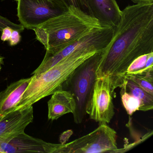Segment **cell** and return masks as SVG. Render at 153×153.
Wrapping results in <instances>:
<instances>
[{
    "label": "cell",
    "mask_w": 153,
    "mask_h": 153,
    "mask_svg": "<svg viewBox=\"0 0 153 153\" xmlns=\"http://www.w3.org/2000/svg\"><path fill=\"white\" fill-rule=\"evenodd\" d=\"M153 52V4H134L121 10L111 39L97 70V78L109 76L114 90L124 82L130 64Z\"/></svg>",
    "instance_id": "6da1fadb"
},
{
    "label": "cell",
    "mask_w": 153,
    "mask_h": 153,
    "mask_svg": "<svg viewBox=\"0 0 153 153\" xmlns=\"http://www.w3.org/2000/svg\"><path fill=\"white\" fill-rule=\"evenodd\" d=\"M103 27L88 13L70 6L60 15L34 28L36 39L46 51H53L66 47Z\"/></svg>",
    "instance_id": "7a4b0ae2"
},
{
    "label": "cell",
    "mask_w": 153,
    "mask_h": 153,
    "mask_svg": "<svg viewBox=\"0 0 153 153\" xmlns=\"http://www.w3.org/2000/svg\"><path fill=\"white\" fill-rule=\"evenodd\" d=\"M105 49L102 45L80 48L49 70L39 75H33L31 82L13 111L33 105L42 98L62 89L63 83L78 67L95 53Z\"/></svg>",
    "instance_id": "3957f363"
},
{
    "label": "cell",
    "mask_w": 153,
    "mask_h": 153,
    "mask_svg": "<svg viewBox=\"0 0 153 153\" xmlns=\"http://www.w3.org/2000/svg\"><path fill=\"white\" fill-rule=\"evenodd\" d=\"M105 50L95 53L80 64L62 85V89L70 92L75 99L76 110L73 114L76 124L81 123L86 115L87 107L97 79V70Z\"/></svg>",
    "instance_id": "277c9868"
},
{
    "label": "cell",
    "mask_w": 153,
    "mask_h": 153,
    "mask_svg": "<svg viewBox=\"0 0 153 153\" xmlns=\"http://www.w3.org/2000/svg\"><path fill=\"white\" fill-rule=\"evenodd\" d=\"M117 132L107 124L69 143L54 144L53 153H118Z\"/></svg>",
    "instance_id": "5b68a950"
},
{
    "label": "cell",
    "mask_w": 153,
    "mask_h": 153,
    "mask_svg": "<svg viewBox=\"0 0 153 153\" xmlns=\"http://www.w3.org/2000/svg\"><path fill=\"white\" fill-rule=\"evenodd\" d=\"M113 33V27H103L64 48L53 51H46L42 62L32 75H39L49 70L62 59L80 48L94 45L107 46Z\"/></svg>",
    "instance_id": "8992f818"
},
{
    "label": "cell",
    "mask_w": 153,
    "mask_h": 153,
    "mask_svg": "<svg viewBox=\"0 0 153 153\" xmlns=\"http://www.w3.org/2000/svg\"><path fill=\"white\" fill-rule=\"evenodd\" d=\"M114 92L109 76L97 78L87 107L86 113L90 119L100 124L110 123L115 113Z\"/></svg>",
    "instance_id": "52a82bcc"
},
{
    "label": "cell",
    "mask_w": 153,
    "mask_h": 153,
    "mask_svg": "<svg viewBox=\"0 0 153 153\" xmlns=\"http://www.w3.org/2000/svg\"><path fill=\"white\" fill-rule=\"evenodd\" d=\"M67 9L54 0H18L17 16L25 28L33 30Z\"/></svg>",
    "instance_id": "ba28073f"
},
{
    "label": "cell",
    "mask_w": 153,
    "mask_h": 153,
    "mask_svg": "<svg viewBox=\"0 0 153 153\" xmlns=\"http://www.w3.org/2000/svg\"><path fill=\"white\" fill-rule=\"evenodd\" d=\"M33 105L12 111L0 120V143H7L25 132L26 127L33 120Z\"/></svg>",
    "instance_id": "9c48e42d"
},
{
    "label": "cell",
    "mask_w": 153,
    "mask_h": 153,
    "mask_svg": "<svg viewBox=\"0 0 153 153\" xmlns=\"http://www.w3.org/2000/svg\"><path fill=\"white\" fill-rule=\"evenodd\" d=\"M88 13L104 27H115L120 20L121 10L115 0H85Z\"/></svg>",
    "instance_id": "30bf717a"
},
{
    "label": "cell",
    "mask_w": 153,
    "mask_h": 153,
    "mask_svg": "<svg viewBox=\"0 0 153 153\" xmlns=\"http://www.w3.org/2000/svg\"><path fill=\"white\" fill-rule=\"evenodd\" d=\"M53 143L21 133L7 143H0L4 153H52Z\"/></svg>",
    "instance_id": "8fae6325"
},
{
    "label": "cell",
    "mask_w": 153,
    "mask_h": 153,
    "mask_svg": "<svg viewBox=\"0 0 153 153\" xmlns=\"http://www.w3.org/2000/svg\"><path fill=\"white\" fill-rule=\"evenodd\" d=\"M32 76L13 82L0 92V120L13 111L32 80Z\"/></svg>",
    "instance_id": "7c38bea8"
},
{
    "label": "cell",
    "mask_w": 153,
    "mask_h": 153,
    "mask_svg": "<svg viewBox=\"0 0 153 153\" xmlns=\"http://www.w3.org/2000/svg\"><path fill=\"white\" fill-rule=\"evenodd\" d=\"M51 95L48 102L49 120H57L67 114L74 113L76 110V103L70 92L61 89Z\"/></svg>",
    "instance_id": "4fadbf2b"
},
{
    "label": "cell",
    "mask_w": 153,
    "mask_h": 153,
    "mask_svg": "<svg viewBox=\"0 0 153 153\" xmlns=\"http://www.w3.org/2000/svg\"><path fill=\"white\" fill-rule=\"evenodd\" d=\"M123 84L127 92L134 96L139 101V111H146L153 110V95L150 94L128 79L125 78Z\"/></svg>",
    "instance_id": "5bb4252c"
},
{
    "label": "cell",
    "mask_w": 153,
    "mask_h": 153,
    "mask_svg": "<svg viewBox=\"0 0 153 153\" xmlns=\"http://www.w3.org/2000/svg\"><path fill=\"white\" fill-rule=\"evenodd\" d=\"M153 72V52L143 54L135 59L128 67L125 77Z\"/></svg>",
    "instance_id": "9a60e30c"
},
{
    "label": "cell",
    "mask_w": 153,
    "mask_h": 153,
    "mask_svg": "<svg viewBox=\"0 0 153 153\" xmlns=\"http://www.w3.org/2000/svg\"><path fill=\"white\" fill-rule=\"evenodd\" d=\"M123 105L129 115H132L135 112L139 111L140 102L134 96L127 92L124 84L120 87Z\"/></svg>",
    "instance_id": "2e32d148"
},
{
    "label": "cell",
    "mask_w": 153,
    "mask_h": 153,
    "mask_svg": "<svg viewBox=\"0 0 153 153\" xmlns=\"http://www.w3.org/2000/svg\"><path fill=\"white\" fill-rule=\"evenodd\" d=\"M125 78L132 80L139 86L153 95V72L141 75L127 76Z\"/></svg>",
    "instance_id": "e0dca14e"
},
{
    "label": "cell",
    "mask_w": 153,
    "mask_h": 153,
    "mask_svg": "<svg viewBox=\"0 0 153 153\" xmlns=\"http://www.w3.org/2000/svg\"><path fill=\"white\" fill-rule=\"evenodd\" d=\"M59 5L67 9L70 6H74L88 13L85 0H54Z\"/></svg>",
    "instance_id": "ac0fdd59"
},
{
    "label": "cell",
    "mask_w": 153,
    "mask_h": 153,
    "mask_svg": "<svg viewBox=\"0 0 153 153\" xmlns=\"http://www.w3.org/2000/svg\"><path fill=\"white\" fill-rule=\"evenodd\" d=\"M6 27H9L14 30H18L20 33L23 32L25 29L21 24H15L8 19L0 16V31L1 32L2 29Z\"/></svg>",
    "instance_id": "d6986e66"
},
{
    "label": "cell",
    "mask_w": 153,
    "mask_h": 153,
    "mask_svg": "<svg viewBox=\"0 0 153 153\" xmlns=\"http://www.w3.org/2000/svg\"><path fill=\"white\" fill-rule=\"evenodd\" d=\"M20 33L18 30L14 29L12 30V34L8 41L10 46H15L20 42L21 40V36Z\"/></svg>",
    "instance_id": "ffe728a7"
},
{
    "label": "cell",
    "mask_w": 153,
    "mask_h": 153,
    "mask_svg": "<svg viewBox=\"0 0 153 153\" xmlns=\"http://www.w3.org/2000/svg\"><path fill=\"white\" fill-rule=\"evenodd\" d=\"M13 29L9 27H6L2 29L1 39L3 42L8 41L12 34Z\"/></svg>",
    "instance_id": "44dd1931"
},
{
    "label": "cell",
    "mask_w": 153,
    "mask_h": 153,
    "mask_svg": "<svg viewBox=\"0 0 153 153\" xmlns=\"http://www.w3.org/2000/svg\"><path fill=\"white\" fill-rule=\"evenodd\" d=\"M135 4H153V0H131Z\"/></svg>",
    "instance_id": "7402d4cb"
},
{
    "label": "cell",
    "mask_w": 153,
    "mask_h": 153,
    "mask_svg": "<svg viewBox=\"0 0 153 153\" xmlns=\"http://www.w3.org/2000/svg\"><path fill=\"white\" fill-rule=\"evenodd\" d=\"M4 57L0 56V64H1V65L4 64Z\"/></svg>",
    "instance_id": "603a6c76"
},
{
    "label": "cell",
    "mask_w": 153,
    "mask_h": 153,
    "mask_svg": "<svg viewBox=\"0 0 153 153\" xmlns=\"http://www.w3.org/2000/svg\"><path fill=\"white\" fill-rule=\"evenodd\" d=\"M0 153H4V151L2 150V149L0 147Z\"/></svg>",
    "instance_id": "cb8c5ba5"
},
{
    "label": "cell",
    "mask_w": 153,
    "mask_h": 153,
    "mask_svg": "<svg viewBox=\"0 0 153 153\" xmlns=\"http://www.w3.org/2000/svg\"><path fill=\"white\" fill-rule=\"evenodd\" d=\"M1 64H0V71H1Z\"/></svg>",
    "instance_id": "d4e9b609"
},
{
    "label": "cell",
    "mask_w": 153,
    "mask_h": 153,
    "mask_svg": "<svg viewBox=\"0 0 153 153\" xmlns=\"http://www.w3.org/2000/svg\"><path fill=\"white\" fill-rule=\"evenodd\" d=\"M1 1H4V0H1ZM16 1H18V0H15Z\"/></svg>",
    "instance_id": "484cf974"
}]
</instances>
